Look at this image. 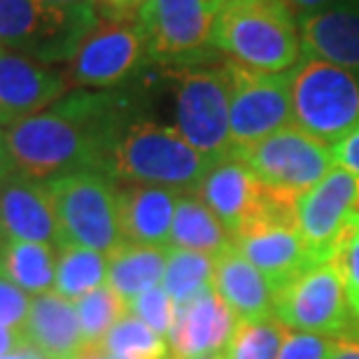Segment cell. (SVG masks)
Here are the masks:
<instances>
[{
	"mask_svg": "<svg viewBox=\"0 0 359 359\" xmlns=\"http://www.w3.org/2000/svg\"><path fill=\"white\" fill-rule=\"evenodd\" d=\"M133 114L131 98L124 93H68L49 110L7 126L14 168L40 182L82 170L103 173L112 140Z\"/></svg>",
	"mask_w": 359,
	"mask_h": 359,
	"instance_id": "cell-1",
	"label": "cell"
},
{
	"mask_svg": "<svg viewBox=\"0 0 359 359\" xmlns=\"http://www.w3.org/2000/svg\"><path fill=\"white\" fill-rule=\"evenodd\" d=\"M210 166L212 159L194 149L177 128L133 114L112 140L103 173L124 184H154L194 194Z\"/></svg>",
	"mask_w": 359,
	"mask_h": 359,
	"instance_id": "cell-2",
	"label": "cell"
},
{
	"mask_svg": "<svg viewBox=\"0 0 359 359\" xmlns=\"http://www.w3.org/2000/svg\"><path fill=\"white\" fill-rule=\"evenodd\" d=\"M215 47L257 73H290L301 61L299 24L283 0H224Z\"/></svg>",
	"mask_w": 359,
	"mask_h": 359,
	"instance_id": "cell-3",
	"label": "cell"
},
{
	"mask_svg": "<svg viewBox=\"0 0 359 359\" xmlns=\"http://www.w3.org/2000/svg\"><path fill=\"white\" fill-rule=\"evenodd\" d=\"M93 5L59 7L45 0H0V47L40 63L70 61L98 24Z\"/></svg>",
	"mask_w": 359,
	"mask_h": 359,
	"instance_id": "cell-4",
	"label": "cell"
},
{
	"mask_svg": "<svg viewBox=\"0 0 359 359\" xmlns=\"http://www.w3.org/2000/svg\"><path fill=\"white\" fill-rule=\"evenodd\" d=\"M290 77L294 126L327 145L359 126V70L304 59Z\"/></svg>",
	"mask_w": 359,
	"mask_h": 359,
	"instance_id": "cell-5",
	"label": "cell"
},
{
	"mask_svg": "<svg viewBox=\"0 0 359 359\" xmlns=\"http://www.w3.org/2000/svg\"><path fill=\"white\" fill-rule=\"evenodd\" d=\"M66 243L110 257L124 245L119 222V189L100 170H82L45 180Z\"/></svg>",
	"mask_w": 359,
	"mask_h": 359,
	"instance_id": "cell-6",
	"label": "cell"
},
{
	"mask_svg": "<svg viewBox=\"0 0 359 359\" xmlns=\"http://www.w3.org/2000/svg\"><path fill=\"white\" fill-rule=\"evenodd\" d=\"M224 0H142L138 19L149 61L166 68L201 66L212 54L215 24Z\"/></svg>",
	"mask_w": 359,
	"mask_h": 359,
	"instance_id": "cell-7",
	"label": "cell"
},
{
	"mask_svg": "<svg viewBox=\"0 0 359 359\" xmlns=\"http://www.w3.org/2000/svg\"><path fill=\"white\" fill-rule=\"evenodd\" d=\"M175 75V128L208 159L231 152V75L224 66H189Z\"/></svg>",
	"mask_w": 359,
	"mask_h": 359,
	"instance_id": "cell-8",
	"label": "cell"
},
{
	"mask_svg": "<svg viewBox=\"0 0 359 359\" xmlns=\"http://www.w3.org/2000/svg\"><path fill=\"white\" fill-rule=\"evenodd\" d=\"M147 61V38L140 19L131 12H119L98 19L68 61L66 77L70 87L107 89L131 80Z\"/></svg>",
	"mask_w": 359,
	"mask_h": 359,
	"instance_id": "cell-9",
	"label": "cell"
},
{
	"mask_svg": "<svg viewBox=\"0 0 359 359\" xmlns=\"http://www.w3.org/2000/svg\"><path fill=\"white\" fill-rule=\"evenodd\" d=\"M264 184L292 194H306L334 168L332 145L313 138L299 126H285L248 147L231 149Z\"/></svg>",
	"mask_w": 359,
	"mask_h": 359,
	"instance_id": "cell-10",
	"label": "cell"
},
{
	"mask_svg": "<svg viewBox=\"0 0 359 359\" xmlns=\"http://www.w3.org/2000/svg\"><path fill=\"white\" fill-rule=\"evenodd\" d=\"M273 318L287 329L322 336H339L355 325L339 271L332 262L306 269L276 292Z\"/></svg>",
	"mask_w": 359,
	"mask_h": 359,
	"instance_id": "cell-11",
	"label": "cell"
},
{
	"mask_svg": "<svg viewBox=\"0 0 359 359\" xmlns=\"http://www.w3.org/2000/svg\"><path fill=\"white\" fill-rule=\"evenodd\" d=\"M231 75V149L248 147L292 124L290 73H257L226 61Z\"/></svg>",
	"mask_w": 359,
	"mask_h": 359,
	"instance_id": "cell-12",
	"label": "cell"
},
{
	"mask_svg": "<svg viewBox=\"0 0 359 359\" xmlns=\"http://www.w3.org/2000/svg\"><path fill=\"white\" fill-rule=\"evenodd\" d=\"M357 219L359 177L346 168H332L299 196L297 226L315 264L332 262L346 229Z\"/></svg>",
	"mask_w": 359,
	"mask_h": 359,
	"instance_id": "cell-13",
	"label": "cell"
},
{
	"mask_svg": "<svg viewBox=\"0 0 359 359\" xmlns=\"http://www.w3.org/2000/svg\"><path fill=\"white\" fill-rule=\"evenodd\" d=\"M233 248L266 278L273 292L311 269L315 259L299 233L297 222L257 217L233 233Z\"/></svg>",
	"mask_w": 359,
	"mask_h": 359,
	"instance_id": "cell-14",
	"label": "cell"
},
{
	"mask_svg": "<svg viewBox=\"0 0 359 359\" xmlns=\"http://www.w3.org/2000/svg\"><path fill=\"white\" fill-rule=\"evenodd\" d=\"M66 73L49 68L31 56L0 47V126L38 114L66 96Z\"/></svg>",
	"mask_w": 359,
	"mask_h": 359,
	"instance_id": "cell-15",
	"label": "cell"
},
{
	"mask_svg": "<svg viewBox=\"0 0 359 359\" xmlns=\"http://www.w3.org/2000/svg\"><path fill=\"white\" fill-rule=\"evenodd\" d=\"M0 231L7 241L42 243L56 252L68 245L45 182L21 173L0 182Z\"/></svg>",
	"mask_w": 359,
	"mask_h": 359,
	"instance_id": "cell-16",
	"label": "cell"
},
{
	"mask_svg": "<svg viewBox=\"0 0 359 359\" xmlns=\"http://www.w3.org/2000/svg\"><path fill=\"white\" fill-rule=\"evenodd\" d=\"M264 189L266 184L238 156L229 152L222 159L212 161L194 194L217 215L226 231L233 236L257 212Z\"/></svg>",
	"mask_w": 359,
	"mask_h": 359,
	"instance_id": "cell-17",
	"label": "cell"
},
{
	"mask_svg": "<svg viewBox=\"0 0 359 359\" xmlns=\"http://www.w3.org/2000/svg\"><path fill=\"white\" fill-rule=\"evenodd\" d=\"M236 329V315L215 287L184 306H177L175 322L168 332L170 355L180 359L210 357L226 348Z\"/></svg>",
	"mask_w": 359,
	"mask_h": 359,
	"instance_id": "cell-18",
	"label": "cell"
},
{
	"mask_svg": "<svg viewBox=\"0 0 359 359\" xmlns=\"http://www.w3.org/2000/svg\"><path fill=\"white\" fill-rule=\"evenodd\" d=\"M297 24L306 59L359 70V5L334 0L325 10Z\"/></svg>",
	"mask_w": 359,
	"mask_h": 359,
	"instance_id": "cell-19",
	"label": "cell"
},
{
	"mask_svg": "<svg viewBox=\"0 0 359 359\" xmlns=\"http://www.w3.org/2000/svg\"><path fill=\"white\" fill-rule=\"evenodd\" d=\"M180 191L154 184H124L119 189V222L126 243L168 248Z\"/></svg>",
	"mask_w": 359,
	"mask_h": 359,
	"instance_id": "cell-20",
	"label": "cell"
},
{
	"mask_svg": "<svg viewBox=\"0 0 359 359\" xmlns=\"http://www.w3.org/2000/svg\"><path fill=\"white\" fill-rule=\"evenodd\" d=\"M24 339L47 359H77L84 336L75 306L56 292L38 294L24 322Z\"/></svg>",
	"mask_w": 359,
	"mask_h": 359,
	"instance_id": "cell-21",
	"label": "cell"
},
{
	"mask_svg": "<svg viewBox=\"0 0 359 359\" xmlns=\"http://www.w3.org/2000/svg\"><path fill=\"white\" fill-rule=\"evenodd\" d=\"M212 287L238 320L273 318L276 292L236 248L215 257Z\"/></svg>",
	"mask_w": 359,
	"mask_h": 359,
	"instance_id": "cell-22",
	"label": "cell"
},
{
	"mask_svg": "<svg viewBox=\"0 0 359 359\" xmlns=\"http://www.w3.org/2000/svg\"><path fill=\"white\" fill-rule=\"evenodd\" d=\"M170 248L219 257L233 248V236L196 194H180L170 226Z\"/></svg>",
	"mask_w": 359,
	"mask_h": 359,
	"instance_id": "cell-23",
	"label": "cell"
},
{
	"mask_svg": "<svg viewBox=\"0 0 359 359\" xmlns=\"http://www.w3.org/2000/svg\"><path fill=\"white\" fill-rule=\"evenodd\" d=\"M168 259V248L124 243L107 257V285L121 299L131 301L145 290H152L163 278Z\"/></svg>",
	"mask_w": 359,
	"mask_h": 359,
	"instance_id": "cell-24",
	"label": "cell"
},
{
	"mask_svg": "<svg viewBox=\"0 0 359 359\" xmlns=\"http://www.w3.org/2000/svg\"><path fill=\"white\" fill-rule=\"evenodd\" d=\"M0 278L28 294H47L56 278V250L42 243L5 241L0 257Z\"/></svg>",
	"mask_w": 359,
	"mask_h": 359,
	"instance_id": "cell-25",
	"label": "cell"
},
{
	"mask_svg": "<svg viewBox=\"0 0 359 359\" xmlns=\"http://www.w3.org/2000/svg\"><path fill=\"white\" fill-rule=\"evenodd\" d=\"M107 278V257L82 245H63L56 252V294L66 299H80L98 290Z\"/></svg>",
	"mask_w": 359,
	"mask_h": 359,
	"instance_id": "cell-26",
	"label": "cell"
},
{
	"mask_svg": "<svg viewBox=\"0 0 359 359\" xmlns=\"http://www.w3.org/2000/svg\"><path fill=\"white\" fill-rule=\"evenodd\" d=\"M215 280V257L191 252V250L168 248L166 271H163V290L175 301V306H184L201 297L212 287Z\"/></svg>",
	"mask_w": 359,
	"mask_h": 359,
	"instance_id": "cell-27",
	"label": "cell"
},
{
	"mask_svg": "<svg viewBox=\"0 0 359 359\" xmlns=\"http://www.w3.org/2000/svg\"><path fill=\"white\" fill-rule=\"evenodd\" d=\"M287 327L276 318L241 320L222 359H278Z\"/></svg>",
	"mask_w": 359,
	"mask_h": 359,
	"instance_id": "cell-28",
	"label": "cell"
},
{
	"mask_svg": "<svg viewBox=\"0 0 359 359\" xmlns=\"http://www.w3.org/2000/svg\"><path fill=\"white\" fill-rule=\"evenodd\" d=\"M75 311H77V320H80L84 343H100L105 339V334L112 329V325H117V322L124 318L128 306H126V301L107 285V287H98V290H93L77 299Z\"/></svg>",
	"mask_w": 359,
	"mask_h": 359,
	"instance_id": "cell-29",
	"label": "cell"
},
{
	"mask_svg": "<svg viewBox=\"0 0 359 359\" xmlns=\"http://www.w3.org/2000/svg\"><path fill=\"white\" fill-rule=\"evenodd\" d=\"M107 353L121 355V357H152L163 359L168 355L166 341L147 327L145 322L138 320L135 315H124L117 325H112L105 339L100 341Z\"/></svg>",
	"mask_w": 359,
	"mask_h": 359,
	"instance_id": "cell-30",
	"label": "cell"
},
{
	"mask_svg": "<svg viewBox=\"0 0 359 359\" xmlns=\"http://www.w3.org/2000/svg\"><path fill=\"white\" fill-rule=\"evenodd\" d=\"M332 264L341 276L350 315L359 325V219L346 229V233H343L339 243V250L332 257Z\"/></svg>",
	"mask_w": 359,
	"mask_h": 359,
	"instance_id": "cell-31",
	"label": "cell"
},
{
	"mask_svg": "<svg viewBox=\"0 0 359 359\" xmlns=\"http://www.w3.org/2000/svg\"><path fill=\"white\" fill-rule=\"evenodd\" d=\"M128 311L145 322L147 327H152L159 336H168L175 322L177 306L163 287H152V290H145L128 301Z\"/></svg>",
	"mask_w": 359,
	"mask_h": 359,
	"instance_id": "cell-32",
	"label": "cell"
},
{
	"mask_svg": "<svg viewBox=\"0 0 359 359\" xmlns=\"http://www.w3.org/2000/svg\"><path fill=\"white\" fill-rule=\"evenodd\" d=\"M332 341L334 339L322 334L292 332V329H287L278 359H329Z\"/></svg>",
	"mask_w": 359,
	"mask_h": 359,
	"instance_id": "cell-33",
	"label": "cell"
},
{
	"mask_svg": "<svg viewBox=\"0 0 359 359\" xmlns=\"http://www.w3.org/2000/svg\"><path fill=\"white\" fill-rule=\"evenodd\" d=\"M28 311H31V301L24 290L0 278V327H24Z\"/></svg>",
	"mask_w": 359,
	"mask_h": 359,
	"instance_id": "cell-34",
	"label": "cell"
},
{
	"mask_svg": "<svg viewBox=\"0 0 359 359\" xmlns=\"http://www.w3.org/2000/svg\"><path fill=\"white\" fill-rule=\"evenodd\" d=\"M332 156H334V166L346 168L348 173L359 177V126H355L353 131L343 135L339 142H334Z\"/></svg>",
	"mask_w": 359,
	"mask_h": 359,
	"instance_id": "cell-35",
	"label": "cell"
},
{
	"mask_svg": "<svg viewBox=\"0 0 359 359\" xmlns=\"http://www.w3.org/2000/svg\"><path fill=\"white\" fill-rule=\"evenodd\" d=\"M329 359H359V325L357 322L348 332L334 336Z\"/></svg>",
	"mask_w": 359,
	"mask_h": 359,
	"instance_id": "cell-36",
	"label": "cell"
},
{
	"mask_svg": "<svg viewBox=\"0 0 359 359\" xmlns=\"http://www.w3.org/2000/svg\"><path fill=\"white\" fill-rule=\"evenodd\" d=\"M332 3L334 0H283V5L292 12V17L297 21L311 17V14L320 12V10H325V7H329Z\"/></svg>",
	"mask_w": 359,
	"mask_h": 359,
	"instance_id": "cell-37",
	"label": "cell"
},
{
	"mask_svg": "<svg viewBox=\"0 0 359 359\" xmlns=\"http://www.w3.org/2000/svg\"><path fill=\"white\" fill-rule=\"evenodd\" d=\"M28 346L24 339V329L21 327H0V357L12 355Z\"/></svg>",
	"mask_w": 359,
	"mask_h": 359,
	"instance_id": "cell-38",
	"label": "cell"
},
{
	"mask_svg": "<svg viewBox=\"0 0 359 359\" xmlns=\"http://www.w3.org/2000/svg\"><path fill=\"white\" fill-rule=\"evenodd\" d=\"M12 173H17V168H14L10 147H7V128L0 126V182L5 177H10Z\"/></svg>",
	"mask_w": 359,
	"mask_h": 359,
	"instance_id": "cell-39",
	"label": "cell"
},
{
	"mask_svg": "<svg viewBox=\"0 0 359 359\" xmlns=\"http://www.w3.org/2000/svg\"><path fill=\"white\" fill-rule=\"evenodd\" d=\"M0 359H47V357H45V355H40L38 350L31 348V346H24L21 350H17V353L5 355V357H0Z\"/></svg>",
	"mask_w": 359,
	"mask_h": 359,
	"instance_id": "cell-40",
	"label": "cell"
},
{
	"mask_svg": "<svg viewBox=\"0 0 359 359\" xmlns=\"http://www.w3.org/2000/svg\"><path fill=\"white\" fill-rule=\"evenodd\" d=\"M45 3L59 7H73V5H93L96 0H45Z\"/></svg>",
	"mask_w": 359,
	"mask_h": 359,
	"instance_id": "cell-41",
	"label": "cell"
},
{
	"mask_svg": "<svg viewBox=\"0 0 359 359\" xmlns=\"http://www.w3.org/2000/svg\"><path fill=\"white\" fill-rule=\"evenodd\" d=\"M107 3L117 5V7H131V5H138V3H142V0H107Z\"/></svg>",
	"mask_w": 359,
	"mask_h": 359,
	"instance_id": "cell-42",
	"label": "cell"
},
{
	"mask_svg": "<svg viewBox=\"0 0 359 359\" xmlns=\"http://www.w3.org/2000/svg\"><path fill=\"white\" fill-rule=\"evenodd\" d=\"M166 359H180V357H173V355H166ZM191 359H219V355H210V357H191Z\"/></svg>",
	"mask_w": 359,
	"mask_h": 359,
	"instance_id": "cell-43",
	"label": "cell"
},
{
	"mask_svg": "<svg viewBox=\"0 0 359 359\" xmlns=\"http://www.w3.org/2000/svg\"><path fill=\"white\" fill-rule=\"evenodd\" d=\"M5 241H7V238H5V233L0 231V257H3V248H5Z\"/></svg>",
	"mask_w": 359,
	"mask_h": 359,
	"instance_id": "cell-44",
	"label": "cell"
},
{
	"mask_svg": "<svg viewBox=\"0 0 359 359\" xmlns=\"http://www.w3.org/2000/svg\"><path fill=\"white\" fill-rule=\"evenodd\" d=\"M348 3H355V5H359V0H348Z\"/></svg>",
	"mask_w": 359,
	"mask_h": 359,
	"instance_id": "cell-45",
	"label": "cell"
},
{
	"mask_svg": "<svg viewBox=\"0 0 359 359\" xmlns=\"http://www.w3.org/2000/svg\"><path fill=\"white\" fill-rule=\"evenodd\" d=\"M219 359H222V357H219Z\"/></svg>",
	"mask_w": 359,
	"mask_h": 359,
	"instance_id": "cell-46",
	"label": "cell"
}]
</instances>
